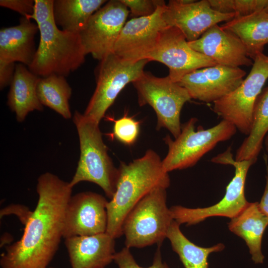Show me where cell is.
<instances>
[{
    "mask_svg": "<svg viewBox=\"0 0 268 268\" xmlns=\"http://www.w3.org/2000/svg\"><path fill=\"white\" fill-rule=\"evenodd\" d=\"M38 26L39 44L28 67L32 72L40 77H66L84 63L86 54L79 34L60 29L55 21Z\"/></svg>",
    "mask_w": 268,
    "mask_h": 268,
    "instance_id": "277c9868",
    "label": "cell"
},
{
    "mask_svg": "<svg viewBox=\"0 0 268 268\" xmlns=\"http://www.w3.org/2000/svg\"><path fill=\"white\" fill-rule=\"evenodd\" d=\"M265 145L266 151L268 152V134L266 137L265 140Z\"/></svg>",
    "mask_w": 268,
    "mask_h": 268,
    "instance_id": "e575fe53",
    "label": "cell"
},
{
    "mask_svg": "<svg viewBox=\"0 0 268 268\" xmlns=\"http://www.w3.org/2000/svg\"><path fill=\"white\" fill-rule=\"evenodd\" d=\"M118 170L116 191L107 205L106 232L115 239L123 235L125 218L144 197L157 188L167 189L170 184L160 156L150 149L129 163L121 162Z\"/></svg>",
    "mask_w": 268,
    "mask_h": 268,
    "instance_id": "7a4b0ae2",
    "label": "cell"
},
{
    "mask_svg": "<svg viewBox=\"0 0 268 268\" xmlns=\"http://www.w3.org/2000/svg\"><path fill=\"white\" fill-rule=\"evenodd\" d=\"M188 43L192 49L210 58L217 65L240 67L253 64L242 41L218 24L210 28L198 39Z\"/></svg>",
    "mask_w": 268,
    "mask_h": 268,
    "instance_id": "e0dca14e",
    "label": "cell"
},
{
    "mask_svg": "<svg viewBox=\"0 0 268 268\" xmlns=\"http://www.w3.org/2000/svg\"></svg>",
    "mask_w": 268,
    "mask_h": 268,
    "instance_id": "8d00e7d4",
    "label": "cell"
},
{
    "mask_svg": "<svg viewBox=\"0 0 268 268\" xmlns=\"http://www.w3.org/2000/svg\"><path fill=\"white\" fill-rule=\"evenodd\" d=\"M166 188H157L144 197L128 213L123 225L126 247L161 245L174 221L167 205Z\"/></svg>",
    "mask_w": 268,
    "mask_h": 268,
    "instance_id": "5b68a950",
    "label": "cell"
},
{
    "mask_svg": "<svg viewBox=\"0 0 268 268\" xmlns=\"http://www.w3.org/2000/svg\"><path fill=\"white\" fill-rule=\"evenodd\" d=\"M115 238L107 232L65 239L72 268H105L114 261Z\"/></svg>",
    "mask_w": 268,
    "mask_h": 268,
    "instance_id": "ac0fdd59",
    "label": "cell"
},
{
    "mask_svg": "<svg viewBox=\"0 0 268 268\" xmlns=\"http://www.w3.org/2000/svg\"><path fill=\"white\" fill-rule=\"evenodd\" d=\"M73 122L79 138L80 157L69 184L73 188L81 182L94 183L111 199L116 191L119 170L108 154L99 124L77 111L73 114Z\"/></svg>",
    "mask_w": 268,
    "mask_h": 268,
    "instance_id": "3957f363",
    "label": "cell"
},
{
    "mask_svg": "<svg viewBox=\"0 0 268 268\" xmlns=\"http://www.w3.org/2000/svg\"><path fill=\"white\" fill-rule=\"evenodd\" d=\"M166 4L164 2L159 5L150 16L134 17L126 22L116 42L113 53L130 62L147 59L162 32L168 27L162 16Z\"/></svg>",
    "mask_w": 268,
    "mask_h": 268,
    "instance_id": "4fadbf2b",
    "label": "cell"
},
{
    "mask_svg": "<svg viewBox=\"0 0 268 268\" xmlns=\"http://www.w3.org/2000/svg\"><path fill=\"white\" fill-rule=\"evenodd\" d=\"M35 0H0V5L21 14L23 17L31 15L33 12Z\"/></svg>",
    "mask_w": 268,
    "mask_h": 268,
    "instance_id": "1f68e13d",
    "label": "cell"
},
{
    "mask_svg": "<svg viewBox=\"0 0 268 268\" xmlns=\"http://www.w3.org/2000/svg\"><path fill=\"white\" fill-rule=\"evenodd\" d=\"M246 74L240 67L216 65L196 69L178 83L187 89L192 99L214 103L237 88Z\"/></svg>",
    "mask_w": 268,
    "mask_h": 268,
    "instance_id": "2e32d148",
    "label": "cell"
},
{
    "mask_svg": "<svg viewBox=\"0 0 268 268\" xmlns=\"http://www.w3.org/2000/svg\"><path fill=\"white\" fill-rule=\"evenodd\" d=\"M258 206L262 213L268 218V175L266 177L265 191Z\"/></svg>",
    "mask_w": 268,
    "mask_h": 268,
    "instance_id": "836d02e7",
    "label": "cell"
},
{
    "mask_svg": "<svg viewBox=\"0 0 268 268\" xmlns=\"http://www.w3.org/2000/svg\"><path fill=\"white\" fill-rule=\"evenodd\" d=\"M147 59L166 66L169 68L168 76L177 83L196 69L217 65L210 58L192 49L179 29L169 26L162 32Z\"/></svg>",
    "mask_w": 268,
    "mask_h": 268,
    "instance_id": "7c38bea8",
    "label": "cell"
},
{
    "mask_svg": "<svg viewBox=\"0 0 268 268\" xmlns=\"http://www.w3.org/2000/svg\"><path fill=\"white\" fill-rule=\"evenodd\" d=\"M211 8L222 13H233L235 17L245 16L264 10L268 0H208Z\"/></svg>",
    "mask_w": 268,
    "mask_h": 268,
    "instance_id": "4316f807",
    "label": "cell"
},
{
    "mask_svg": "<svg viewBox=\"0 0 268 268\" xmlns=\"http://www.w3.org/2000/svg\"><path fill=\"white\" fill-rule=\"evenodd\" d=\"M36 90L43 106L52 109L66 119L72 117L69 105L72 89L65 76L52 74L40 77Z\"/></svg>",
    "mask_w": 268,
    "mask_h": 268,
    "instance_id": "484cf974",
    "label": "cell"
},
{
    "mask_svg": "<svg viewBox=\"0 0 268 268\" xmlns=\"http://www.w3.org/2000/svg\"><path fill=\"white\" fill-rule=\"evenodd\" d=\"M140 106L150 105L157 117L156 129L165 128L175 138L181 132L180 114L184 105L192 99L188 91L167 75L157 77L144 71L132 83Z\"/></svg>",
    "mask_w": 268,
    "mask_h": 268,
    "instance_id": "52a82bcc",
    "label": "cell"
},
{
    "mask_svg": "<svg viewBox=\"0 0 268 268\" xmlns=\"http://www.w3.org/2000/svg\"><path fill=\"white\" fill-rule=\"evenodd\" d=\"M257 159L236 161L232 158L230 150L213 158L212 162L230 164L235 168V174L226 188L223 198L216 204L203 208H191L180 205L170 208L174 220L180 225L196 224L213 216L232 218L246 206L248 201L245 195V185L250 167Z\"/></svg>",
    "mask_w": 268,
    "mask_h": 268,
    "instance_id": "9c48e42d",
    "label": "cell"
},
{
    "mask_svg": "<svg viewBox=\"0 0 268 268\" xmlns=\"http://www.w3.org/2000/svg\"><path fill=\"white\" fill-rule=\"evenodd\" d=\"M149 62L147 59L130 62L114 53L100 61L96 87L83 115L99 124L120 92L141 76Z\"/></svg>",
    "mask_w": 268,
    "mask_h": 268,
    "instance_id": "ba28073f",
    "label": "cell"
},
{
    "mask_svg": "<svg viewBox=\"0 0 268 268\" xmlns=\"http://www.w3.org/2000/svg\"><path fill=\"white\" fill-rule=\"evenodd\" d=\"M14 63L0 61V88L1 90L10 85L15 72Z\"/></svg>",
    "mask_w": 268,
    "mask_h": 268,
    "instance_id": "d6a6232c",
    "label": "cell"
},
{
    "mask_svg": "<svg viewBox=\"0 0 268 268\" xmlns=\"http://www.w3.org/2000/svg\"><path fill=\"white\" fill-rule=\"evenodd\" d=\"M268 132V87L258 97L253 110L251 129L238 148L236 161L257 159L265 135Z\"/></svg>",
    "mask_w": 268,
    "mask_h": 268,
    "instance_id": "cb8c5ba5",
    "label": "cell"
},
{
    "mask_svg": "<svg viewBox=\"0 0 268 268\" xmlns=\"http://www.w3.org/2000/svg\"><path fill=\"white\" fill-rule=\"evenodd\" d=\"M251 70L234 90L213 103V111L232 124L241 133L250 132L256 101L268 78V56L260 53Z\"/></svg>",
    "mask_w": 268,
    "mask_h": 268,
    "instance_id": "30bf717a",
    "label": "cell"
},
{
    "mask_svg": "<svg viewBox=\"0 0 268 268\" xmlns=\"http://www.w3.org/2000/svg\"><path fill=\"white\" fill-rule=\"evenodd\" d=\"M162 16L168 26L177 28L188 42H192L214 25L232 20L235 14L214 10L208 0L188 3L182 0H170L164 7Z\"/></svg>",
    "mask_w": 268,
    "mask_h": 268,
    "instance_id": "9a60e30c",
    "label": "cell"
},
{
    "mask_svg": "<svg viewBox=\"0 0 268 268\" xmlns=\"http://www.w3.org/2000/svg\"><path fill=\"white\" fill-rule=\"evenodd\" d=\"M112 121L114 123L113 137L125 145L134 144L139 134V122L127 114L117 120L112 119Z\"/></svg>",
    "mask_w": 268,
    "mask_h": 268,
    "instance_id": "83f0119b",
    "label": "cell"
},
{
    "mask_svg": "<svg viewBox=\"0 0 268 268\" xmlns=\"http://www.w3.org/2000/svg\"><path fill=\"white\" fill-rule=\"evenodd\" d=\"M33 13L25 17L34 20L39 25L45 22L55 21L53 0H34Z\"/></svg>",
    "mask_w": 268,
    "mask_h": 268,
    "instance_id": "4dcf8cb0",
    "label": "cell"
},
{
    "mask_svg": "<svg viewBox=\"0 0 268 268\" xmlns=\"http://www.w3.org/2000/svg\"><path fill=\"white\" fill-rule=\"evenodd\" d=\"M129 8L131 15L134 17H145L153 14L159 5L165 1L161 0H120Z\"/></svg>",
    "mask_w": 268,
    "mask_h": 268,
    "instance_id": "f546056e",
    "label": "cell"
},
{
    "mask_svg": "<svg viewBox=\"0 0 268 268\" xmlns=\"http://www.w3.org/2000/svg\"><path fill=\"white\" fill-rule=\"evenodd\" d=\"M39 31L37 24L22 17L19 24L0 30V61L19 62L29 67L36 50L35 37Z\"/></svg>",
    "mask_w": 268,
    "mask_h": 268,
    "instance_id": "d6986e66",
    "label": "cell"
},
{
    "mask_svg": "<svg viewBox=\"0 0 268 268\" xmlns=\"http://www.w3.org/2000/svg\"><path fill=\"white\" fill-rule=\"evenodd\" d=\"M221 27L235 35L253 60L268 44V13L264 9L251 14L234 17Z\"/></svg>",
    "mask_w": 268,
    "mask_h": 268,
    "instance_id": "7402d4cb",
    "label": "cell"
},
{
    "mask_svg": "<svg viewBox=\"0 0 268 268\" xmlns=\"http://www.w3.org/2000/svg\"><path fill=\"white\" fill-rule=\"evenodd\" d=\"M114 262L119 268H170L162 261L160 247L157 249L152 264L147 268H143L139 266L135 261L130 249L126 247L120 251L116 253Z\"/></svg>",
    "mask_w": 268,
    "mask_h": 268,
    "instance_id": "f1b7e54d",
    "label": "cell"
},
{
    "mask_svg": "<svg viewBox=\"0 0 268 268\" xmlns=\"http://www.w3.org/2000/svg\"><path fill=\"white\" fill-rule=\"evenodd\" d=\"M106 2L105 0H55V23L63 30L79 34L91 16Z\"/></svg>",
    "mask_w": 268,
    "mask_h": 268,
    "instance_id": "603a6c76",
    "label": "cell"
},
{
    "mask_svg": "<svg viewBox=\"0 0 268 268\" xmlns=\"http://www.w3.org/2000/svg\"><path fill=\"white\" fill-rule=\"evenodd\" d=\"M129 12L120 0H109L96 11L79 34L86 55L100 61L113 53Z\"/></svg>",
    "mask_w": 268,
    "mask_h": 268,
    "instance_id": "8fae6325",
    "label": "cell"
},
{
    "mask_svg": "<svg viewBox=\"0 0 268 268\" xmlns=\"http://www.w3.org/2000/svg\"><path fill=\"white\" fill-rule=\"evenodd\" d=\"M69 182L49 172L37 180L38 200L20 240L6 246L1 268H47L62 238L65 211L71 197Z\"/></svg>",
    "mask_w": 268,
    "mask_h": 268,
    "instance_id": "6da1fadb",
    "label": "cell"
},
{
    "mask_svg": "<svg viewBox=\"0 0 268 268\" xmlns=\"http://www.w3.org/2000/svg\"><path fill=\"white\" fill-rule=\"evenodd\" d=\"M180 224L174 220L167 235L173 250L179 256L185 268H208V256L222 251L224 246L219 243L210 247H202L190 241L182 232Z\"/></svg>",
    "mask_w": 268,
    "mask_h": 268,
    "instance_id": "d4e9b609",
    "label": "cell"
},
{
    "mask_svg": "<svg viewBox=\"0 0 268 268\" xmlns=\"http://www.w3.org/2000/svg\"><path fill=\"white\" fill-rule=\"evenodd\" d=\"M197 121L196 118H192L183 124L180 134L174 140L169 135L164 138L168 147L167 155L162 160L166 172L194 166L218 143L229 139L236 132V128L224 120L211 128H201L196 131Z\"/></svg>",
    "mask_w": 268,
    "mask_h": 268,
    "instance_id": "8992f818",
    "label": "cell"
},
{
    "mask_svg": "<svg viewBox=\"0 0 268 268\" xmlns=\"http://www.w3.org/2000/svg\"><path fill=\"white\" fill-rule=\"evenodd\" d=\"M40 78L26 66L22 64L16 65L7 95V104L15 113L18 122L24 121L30 112L43 110V105L37 95V86Z\"/></svg>",
    "mask_w": 268,
    "mask_h": 268,
    "instance_id": "ffe728a7",
    "label": "cell"
},
{
    "mask_svg": "<svg viewBox=\"0 0 268 268\" xmlns=\"http://www.w3.org/2000/svg\"><path fill=\"white\" fill-rule=\"evenodd\" d=\"M264 10L268 13V5L264 9Z\"/></svg>",
    "mask_w": 268,
    "mask_h": 268,
    "instance_id": "d590c367",
    "label": "cell"
},
{
    "mask_svg": "<svg viewBox=\"0 0 268 268\" xmlns=\"http://www.w3.org/2000/svg\"><path fill=\"white\" fill-rule=\"evenodd\" d=\"M108 202L102 195L92 192L71 196L65 211L63 238L106 232Z\"/></svg>",
    "mask_w": 268,
    "mask_h": 268,
    "instance_id": "5bb4252c",
    "label": "cell"
},
{
    "mask_svg": "<svg viewBox=\"0 0 268 268\" xmlns=\"http://www.w3.org/2000/svg\"><path fill=\"white\" fill-rule=\"evenodd\" d=\"M268 225V218L260 211L258 202H248L245 208L228 223L229 230L245 241L255 264H262L263 234Z\"/></svg>",
    "mask_w": 268,
    "mask_h": 268,
    "instance_id": "44dd1931",
    "label": "cell"
}]
</instances>
